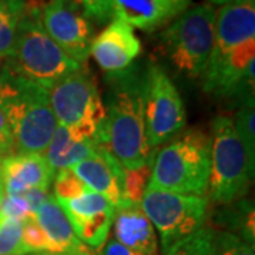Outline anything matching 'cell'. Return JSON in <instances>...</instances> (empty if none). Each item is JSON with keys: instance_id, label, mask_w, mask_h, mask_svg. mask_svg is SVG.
<instances>
[{"instance_id": "33", "label": "cell", "mask_w": 255, "mask_h": 255, "mask_svg": "<svg viewBox=\"0 0 255 255\" xmlns=\"http://www.w3.org/2000/svg\"><path fill=\"white\" fill-rule=\"evenodd\" d=\"M24 199L28 201L30 207L33 210V213H36V210L38 209V206L46 200L47 197L50 196L48 190H43V189H33V190L26 191L24 194Z\"/></svg>"}, {"instance_id": "29", "label": "cell", "mask_w": 255, "mask_h": 255, "mask_svg": "<svg viewBox=\"0 0 255 255\" xmlns=\"http://www.w3.org/2000/svg\"><path fill=\"white\" fill-rule=\"evenodd\" d=\"M34 213L23 194H4L0 201V219L27 220Z\"/></svg>"}, {"instance_id": "4", "label": "cell", "mask_w": 255, "mask_h": 255, "mask_svg": "<svg viewBox=\"0 0 255 255\" xmlns=\"http://www.w3.org/2000/svg\"><path fill=\"white\" fill-rule=\"evenodd\" d=\"M211 169V136L200 129L183 130L153 155L149 186L206 197Z\"/></svg>"}, {"instance_id": "30", "label": "cell", "mask_w": 255, "mask_h": 255, "mask_svg": "<svg viewBox=\"0 0 255 255\" xmlns=\"http://www.w3.org/2000/svg\"><path fill=\"white\" fill-rule=\"evenodd\" d=\"M81 7L82 13L97 21H108L112 14V0H71Z\"/></svg>"}, {"instance_id": "28", "label": "cell", "mask_w": 255, "mask_h": 255, "mask_svg": "<svg viewBox=\"0 0 255 255\" xmlns=\"http://www.w3.org/2000/svg\"><path fill=\"white\" fill-rule=\"evenodd\" d=\"M23 243L30 254H41V253L53 254V247L34 217L24 220Z\"/></svg>"}, {"instance_id": "10", "label": "cell", "mask_w": 255, "mask_h": 255, "mask_svg": "<svg viewBox=\"0 0 255 255\" xmlns=\"http://www.w3.org/2000/svg\"><path fill=\"white\" fill-rule=\"evenodd\" d=\"M143 119L152 150L179 136L186 128L182 97L167 73L156 64L143 71Z\"/></svg>"}, {"instance_id": "22", "label": "cell", "mask_w": 255, "mask_h": 255, "mask_svg": "<svg viewBox=\"0 0 255 255\" xmlns=\"http://www.w3.org/2000/svg\"><path fill=\"white\" fill-rule=\"evenodd\" d=\"M234 129L246 149L250 163L255 166V102L248 100L241 102L236 119H233Z\"/></svg>"}, {"instance_id": "36", "label": "cell", "mask_w": 255, "mask_h": 255, "mask_svg": "<svg viewBox=\"0 0 255 255\" xmlns=\"http://www.w3.org/2000/svg\"><path fill=\"white\" fill-rule=\"evenodd\" d=\"M4 194H6V191H4V179H3V172H1V166H0V201H1Z\"/></svg>"}, {"instance_id": "9", "label": "cell", "mask_w": 255, "mask_h": 255, "mask_svg": "<svg viewBox=\"0 0 255 255\" xmlns=\"http://www.w3.org/2000/svg\"><path fill=\"white\" fill-rule=\"evenodd\" d=\"M207 206V197L147 186L140 209L159 234L162 255H167L204 227Z\"/></svg>"}, {"instance_id": "31", "label": "cell", "mask_w": 255, "mask_h": 255, "mask_svg": "<svg viewBox=\"0 0 255 255\" xmlns=\"http://www.w3.org/2000/svg\"><path fill=\"white\" fill-rule=\"evenodd\" d=\"M13 150H14V140H13L9 121L6 118L4 111L0 107V155L6 157Z\"/></svg>"}, {"instance_id": "38", "label": "cell", "mask_w": 255, "mask_h": 255, "mask_svg": "<svg viewBox=\"0 0 255 255\" xmlns=\"http://www.w3.org/2000/svg\"><path fill=\"white\" fill-rule=\"evenodd\" d=\"M3 159H4V156L0 155V163H1V160H3Z\"/></svg>"}, {"instance_id": "6", "label": "cell", "mask_w": 255, "mask_h": 255, "mask_svg": "<svg viewBox=\"0 0 255 255\" xmlns=\"http://www.w3.org/2000/svg\"><path fill=\"white\" fill-rule=\"evenodd\" d=\"M4 65L10 71L47 90L81 67L47 34L40 20V9L30 4L28 0L26 13L18 24L13 54Z\"/></svg>"}, {"instance_id": "32", "label": "cell", "mask_w": 255, "mask_h": 255, "mask_svg": "<svg viewBox=\"0 0 255 255\" xmlns=\"http://www.w3.org/2000/svg\"><path fill=\"white\" fill-rule=\"evenodd\" d=\"M100 255H139L135 251H132L130 248L122 246L121 243H118L115 238H108L104 246L100 248Z\"/></svg>"}, {"instance_id": "12", "label": "cell", "mask_w": 255, "mask_h": 255, "mask_svg": "<svg viewBox=\"0 0 255 255\" xmlns=\"http://www.w3.org/2000/svg\"><path fill=\"white\" fill-rule=\"evenodd\" d=\"M58 203L77 238L88 248L100 250L110 236L115 207L104 196L92 190H87L77 199Z\"/></svg>"}, {"instance_id": "17", "label": "cell", "mask_w": 255, "mask_h": 255, "mask_svg": "<svg viewBox=\"0 0 255 255\" xmlns=\"http://www.w3.org/2000/svg\"><path fill=\"white\" fill-rule=\"evenodd\" d=\"M114 238L139 255H159L155 227L140 206L127 204L115 210L112 221Z\"/></svg>"}, {"instance_id": "19", "label": "cell", "mask_w": 255, "mask_h": 255, "mask_svg": "<svg viewBox=\"0 0 255 255\" xmlns=\"http://www.w3.org/2000/svg\"><path fill=\"white\" fill-rule=\"evenodd\" d=\"M34 219L53 247V254L68 255L82 246L54 196H48L38 206Z\"/></svg>"}, {"instance_id": "11", "label": "cell", "mask_w": 255, "mask_h": 255, "mask_svg": "<svg viewBox=\"0 0 255 255\" xmlns=\"http://www.w3.org/2000/svg\"><path fill=\"white\" fill-rule=\"evenodd\" d=\"M47 34L75 63H87L94 41V27L80 6L71 0H48L40 7Z\"/></svg>"}, {"instance_id": "2", "label": "cell", "mask_w": 255, "mask_h": 255, "mask_svg": "<svg viewBox=\"0 0 255 255\" xmlns=\"http://www.w3.org/2000/svg\"><path fill=\"white\" fill-rule=\"evenodd\" d=\"M100 146L107 149L124 169H136L153 159L143 119V73L136 67L108 74Z\"/></svg>"}, {"instance_id": "20", "label": "cell", "mask_w": 255, "mask_h": 255, "mask_svg": "<svg viewBox=\"0 0 255 255\" xmlns=\"http://www.w3.org/2000/svg\"><path fill=\"white\" fill-rule=\"evenodd\" d=\"M26 7L27 0H0V60H7L13 54Z\"/></svg>"}, {"instance_id": "34", "label": "cell", "mask_w": 255, "mask_h": 255, "mask_svg": "<svg viewBox=\"0 0 255 255\" xmlns=\"http://www.w3.org/2000/svg\"><path fill=\"white\" fill-rule=\"evenodd\" d=\"M211 6H227V4H236V3H243L247 0H207Z\"/></svg>"}, {"instance_id": "26", "label": "cell", "mask_w": 255, "mask_h": 255, "mask_svg": "<svg viewBox=\"0 0 255 255\" xmlns=\"http://www.w3.org/2000/svg\"><path fill=\"white\" fill-rule=\"evenodd\" d=\"M213 236L211 228L203 227L194 236L174 247L167 255H213Z\"/></svg>"}, {"instance_id": "3", "label": "cell", "mask_w": 255, "mask_h": 255, "mask_svg": "<svg viewBox=\"0 0 255 255\" xmlns=\"http://www.w3.org/2000/svg\"><path fill=\"white\" fill-rule=\"evenodd\" d=\"M0 107L9 121L17 153H43L58 125L48 90L4 65L0 73Z\"/></svg>"}, {"instance_id": "23", "label": "cell", "mask_w": 255, "mask_h": 255, "mask_svg": "<svg viewBox=\"0 0 255 255\" xmlns=\"http://www.w3.org/2000/svg\"><path fill=\"white\" fill-rule=\"evenodd\" d=\"M152 173V160L136 169H124L122 197L127 204L140 206Z\"/></svg>"}, {"instance_id": "15", "label": "cell", "mask_w": 255, "mask_h": 255, "mask_svg": "<svg viewBox=\"0 0 255 255\" xmlns=\"http://www.w3.org/2000/svg\"><path fill=\"white\" fill-rule=\"evenodd\" d=\"M190 6L191 0H112V14L130 27L152 33L167 26Z\"/></svg>"}, {"instance_id": "5", "label": "cell", "mask_w": 255, "mask_h": 255, "mask_svg": "<svg viewBox=\"0 0 255 255\" xmlns=\"http://www.w3.org/2000/svg\"><path fill=\"white\" fill-rule=\"evenodd\" d=\"M217 10L209 3L184 10L159 36V48L174 70L190 80L206 71L216 38Z\"/></svg>"}, {"instance_id": "7", "label": "cell", "mask_w": 255, "mask_h": 255, "mask_svg": "<svg viewBox=\"0 0 255 255\" xmlns=\"http://www.w3.org/2000/svg\"><path fill=\"white\" fill-rule=\"evenodd\" d=\"M254 170L233 119L216 117L211 122V169L207 190L210 201L227 206L246 199Z\"/></svg>"}, {"instance_id": "37", "label": "cell", "mask_w": 255, "mask_h": 255, "mask_svg": "<svg viewBox=\"0 0 255 255\" xmlns=\"http://www.w3.org/2000/svg\"><path fill=\"white\" fill-rule=\"evenodd\" d=\"M28 255H58V254H48V253H41V254H28Z\"/></svg>"}, {"instance_id": "21", "label": "cell", "mask_w": 255, "mask_h": 255, "mask_svg": "<svg viewBox=\"0 0 255 255\" xmlns=\"http://www.w3.org/2000/svg\"><path fill=\"white\" fill-rule=\"evenodd\" d=\"M223 207L224 210L220 219L230 228V233H234L241 238H244L250 244H254L255 224L253 201H250L248 199H241Z\"/></svg>"}, {"instance_id": "8", "label": "cell", "mask_w": 255, "mask_h": 255, "mask_svg": "<svg viewBox=\"0 0 255 255\" xmlns=\"http://www.w3.org/2000/svg\"><path fill=\"white\" fill-rule=\"evenodd\" d=\"M48 100L58 125L100 146L105 107L91 74L81 67L67 74L48 88Z\"/></svg>"}, {"instance_id": "13", "label": "cell", "mask_w": 255, "mask_h": 255, "mask_svg": "<svg viewBox=\"0 0 255 255\" xmlns=\"http://www.w3.org/2000/svg\"><path fill=\"white\" fill-rule=\"evenodd\" d=\"M140 51L142 44L133 27L119 18H114L100 36L94 38L90 54L101 70L107 74H115L132 67Z\"/></svg>"}, {"instance_id": "16", "label": "cell", "mask_w": 255, "mask_h": 255, "mask_svg": "<svg viewBox=\"0 0 255 255\" xmlns=\"http://www.w3.org/2000/svg\"><path fill=\"white\" fill-rule=\"evenodd\" d=\"M6 194H24L33 189L48 190L55 174L43 153H16L1 160Z\"/></svg>"}, {"instance_id": "1", "label": "cell", "mask_w": 255, "mask_h": 255, "mask_svg": "<svg viewBox=\"0 0 255 255\" xmlns=\"http://www.w3.org/2000/svg\"><path fill=\"white\" fill-rule=\"evenodd\" d=\"M255 0L221 6L203 90L219 98L254 100Z\"/></svg>"}, {"instance_id": "27", "label": "cell", "mask_w": 255, "mask_h": 255, "mask_svg": "<svg viewBox=\"0 0 255 255\" xmlns=\"http://www.w3.org/2000/svg\"><path fill=\"white\" fill-rule=\"evenodd\" d=\"M53 183H54L55 199L58 201L77 199L88 190L87 186L75 176L71 169H64L57 172Z\"/></svg>"}, {"instance_id": "18", "label": "cell", "mask_w": 255, "mask_h": 255, "mask_svg": "<svg viewBox=\"0 0 255 255\" xmlns=\"http://www.w3.org/2000/svg\"><path fill=\"white\" fill-rule=\"evenodd\" d=\"M44 152L47 163L55 174L95 155L98 152V143L82 139L75 135L70 128L57 125Z\"/></svg>"}, {"instance_id": "14", "label": "cell", "mask_w": 255, "mask_h": 255, "mask_svg": "<svg viewBox=\"0 0 255 255\" xmlns=\"http://www.w3.org/2000/svg\"><path fill=\"white\" fill-rule=\"evenodd\" d=\"M88 190L104 196L117 209L127 206L122 197L124 167L104 147L98 146V152L88 159L70 167Z\"/></svg>"}, {"instance_id": "24", "label": "cell", "mask_w": 255, "mask_h": 255, "mask_svg": "<svg viewBox=\"0 0 255 255\" xmlns=\"http://www.w3.org/2000/svg\"><path fill=\"white\" fill-rule=\"evenodd\" d=\"M24 221L17 219H0V255H28L23 243Z\"/></svg>"}, {"instance_id": "25", "label": "cell", "mask_w": 255, "mask_h": 255, "mask_svg": "<svg viewBox=\"0 0 255 255\" xmlns=\"http://www.w3.org/2000/svg\"><path fill=\"white\" fill-rule=\"evenodd\" d=\"M213 255H255L254 244L230 231L214 233Z\"/></svg>"}, {"instance_id": "35", "label": "cell", "mask_w": 255, "mask_h": 255, "mask_svg": "<svg viewBox=\"0 0 255 255\" xmlns=\"http://www.w3.org/2000/svg\"><path fill=\"white\" fill-rule=\"evenodd\" d=\"M68 255H100V254H98V253H94L91 248H88V247L82 244L80 248H77L74 253H71V254H68Z\"/></svg>"}]
</instances>
